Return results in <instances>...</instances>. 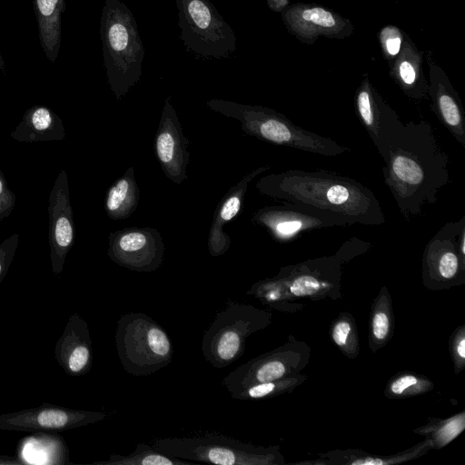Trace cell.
Masks as SVG:
<instances>
[{
    "instance_id": "obj_9",
    "label": "cell",
    "mask_w": 465,
    "mask_h": 465,
    "mask_svg": "<svg viewBox=\"0 0 465 465\" xmlns=\"http://www.w3.org/2000/svg\"><path fill=\"white\" fill-rule=\"evenodd\" d=\"M423 285L431 291L465 282V216L447 222L427 242L421 261Z\"/></svg>"
},
{
    "instance_id": "obj_17",
    "label": "cell",
    "mask_w": 465,
    "mask_h": 465,
    "mask_svg": "<svg viewBox=\"0 0 465 465\" xmlns=\"http://www.w3.org/2000/svg\"><path fill=\"white\" fill-rule=\"evenodd\" d=\"M57 363L70 376L88 373L93 364L92 340L88 324L77 312L72 313L54 347Z\"/></svg>"
},
{
    "instance_id": "obj_16",
    "label": "cell",
    "mask_w": 465,
    "mask_h": 465,
    "mask_svg": "<svg viewBox=\"0 0 465 465\" xmlns=\"http://www.w3.org/2000/svg\"><path fill=\"white\" fill-rule=\"evenodd\" d=\"M48 203L51 269L54 274H60L74 242V223L64 170L59 173L54 183Z\"/></svg>"
},
{
    "instance_id": "obj_13",
    "label": "cell",
    "mask_w": 465,
    "mask_h": 465,
    "mask_svg": "<svg viewBox=\"0 0 465 465\" xmlns=\"http://www.w3.org/2000/svg\"><path fill=\"white\" fill-rule=\"evenodd\" d=\"M103 411L74 410L45 403L20 411L0 414V430L15 431L66 430L102 421Z\"/></svg>"
},
{
    "instance_id": "obj_11",
    "label": "cell",
    "mask_w": 465,
    "mask_h": 465,
    "mask_svg": "<svg viewBox=\"0 0 465 465\" xmlns=\"http://www.w3.org/2000/svg\"><path fill=\"white\" fill-rule=\"evenodd\" d=\"M293 299L341 298L342 263L333 254L282 267L276 274Z\"/></svg>"
},
{
    "instance_id": "obj_6",
    "label": "cell",
    "mask_w": 465,
    "mask_h": 465,
    "mask_svg": "<svg viewBox=\"0 0 465 465\" xmlns=\"http://www.w3.org/2000/svg\"><path fill=\"white\" fill-rule=\"evenodd\" d=\"M117 354L124 371L136 377L153 374L173 360V349L164 329L143 312H128L117 321Z\"/></svg>"
},
{
    "instance_id": "obj_4",
    "label": "cell",
    "mask_w": 465,
    "mask_h": 465,
    "mask_svg": "<svg viewBox=\"0 0 465 465\" xmlns=\"http://www.w3.org/2000/svg\"><path fill=\"white\" fill-rule=\"evenodd\" d=\"M206 105L241 123L242 130L261 141L322 156L334 157L351 151L336 141L294 124L288 117L261 105L210 99Z\"/></svg>"
},
{
    "instance_id": "obj_38",
    "label": "cell",
    "mask_w": 465,
    "mask_h": 465,
    "mask_svg": "<svg viewBox=\"0 0 465 465\" xmlns=\"http://www.w3.org/2000/svg\"><path fill=\"white\" fill-rule=\"evenodd\" d=\"M386 49L391 55H395L399 53L401 48V37L398 35H392L385 41Z\"/></svg>"
},
{
    "instance_id": "obj_32",
    "label": "cell",
    "mask_w": 465,
    "mask_h": 465,
    "mask_svg": "<svg viewBox=\"0 0 465 465\" xmlns=\"http://www.w3.org/2000/svg\"><path fill=\"white\" fill-rule=\"evenodd\" d=\"M330 335L335 346L349 359H355L360 353L357 324L348 312H341L331 322Z\"/></svg>"
},
{
    "instance_id": "obj_20",
    "label": "cell",
    "mask_w": 465,
    "mask_h": 465,
    "mask_svg": "<svg viewBox=\"0 0 465 465\" xmlns=\"http://www.w3.org/2000/svg\"><path fill=\"white\" fill-rule=\"evenodd\" d=\"M428 92L434 114L465 149V115L459 96L443 80H434Z\"/></svg>"
},
{
    "instance_id": "obj_14",
    "label": "cell",
    "mask_w": 465,
    "mask_h": 465,
    "mask_svg": "<svg viewBox=\"0 0 465 465\" xmlns=\"http://www.w3.org/2000/svg\"><path fill=\"white\" fill-rule=\"evenodd\" d=\"M252 223L263 228L279 242H292L313 230L341 226L331 218L287 203L260 208L253 214Z\"/></svg>"
},
{
    "instance_id": "obj_3",
    "label": "cell",
    "mask_w": 465,
    "mask_h": 465,
    "mask_svg": "<svg viewBox=\"0 0 465 465\" xmlns=\"http://www.w3.org/2000/svg\"><path fill=\"white\" fill-rule=\"evenodd\" d=\"M100 35L107 81L120 101L139 82L144 57L135 18L122 1H104Z\"/></svg>"
},
{
    "instance_id": "obj_29",
    "label": "cell",
    "mask_w": 465,
    "mask_h": 465,
    "mask_svg": "<svg viewBox=\"0 0 465 465\" xmlns=\"http://www.w3.org/2000/svg\"><path fill=\"white\" fill-rule=\"evenodd\" d=\"M193 461L177 459L161 452L153 446L138 443L129 455L112 454L107 460L95 465H191Z\"/></svg>"
},
{
    "instance_id": "obj_2",
    "label": "cell",
    "mask_w": 465,
    "mask_h": 465,
    "mask_svg": "<svg viewBox=\"0 0 465 465\" xmlns=\"http://www.w3.org/2000/svg\"><path fill=\"white\" fill-rule=\"evenodd\" d=\"M256 189L275 201L295 204L331 218L342 227L386 222L373 192L348 176L326 170L290 169L261 177Z\"/></svg>"
},
{
    "instance_id": "obj_7",
    "label": "cell",
    "mask_w": 465,
    "mask_h": 465,
    "mask_svg": "<svg viewBox=\"0 0 465 465\" xmlns=\"http://www.w3.org/2000/svg\"><path fill=\"white\" fill-rule=\"evenodd\" d=\"M272 320L268 310L237 302L220 311L204 331L202 351L213 367L222 369L237 361L244 352L246 339L267 328Z\"/></svg>"
},
{
    "instance_id": "obj_35",
    "label": "cell",
    "mask_w": 465,
    "mask_h": 465,
    "mask_svg": "<svg viewBox=\"0 0 465 465\" xmlns=\"http://www.w3.org/2000/svg\"><path fill=\"white\" fill-rule=\"evenodd\" d=\"M370 247V242L353 237L345 242L334 255L343 264L353 257L365 252Z\"/></svg>"
},
{
    "instance_id": "obj_33",
    "label": "cell",
    "mask_w": 465,
    "mask_h": 465,
    "mask_svg": "<svg viewBox=\"0 0 465 465\" xmlns=\"http://www.w3.org/2000/svg\"><path fill=\"white\" fill-rule=\"evenodd\" d=\"M449 350L456 374L465 368V325L455 328L450 336Z\"/></svg>"
},
{
    "instance_id": "obj_27",
    "label": "cell",
    "mask_w": 465,
    "mask_h": 465,
    "mask_svg": "<svg viewBox=\"0 0 465 465\" xmlns=\"http://www.w3.org/2000/svg\"><path fill=\"white\" fill-rule=\"evenodd\" d=\"M264 305L282 312H296L302 304L294 302L285 285L276 275L255 282L247 292Z\"/></svg>"
},
{
    "instance_id": "obj_36",
    "label": "cell",
    "mask_w": 465,
    "mask_h": 465,
    "mask_svg": "<svg viewBox=\"0 0 465 465\" xmlns=\"http://www.w3.org/2000/svg\"><path fill=\"white\" fill-rule=\"evenodd\" d=\"M16 197L8 187L5 177L0 169V221L8 217L15 208Z\"/></svg>"
},
{
    "instance_id": "obj_10",
    "label": "cell",
    "mask_w": 465,
    "mask_h": 465,
    "mask_svg": "<svg viewBox=\"0 0 465 465\" xmlns=\"http://www.w3.org/2000/svg\"><path fill=\"white\" fill-rule=\"evenodd\" d=\"M311 347L289 336L282 345L261 354L232 371L222 385L232 393L248 385L267 382L301 373L308 365Z\"/></svg>"
},
{
    "instance_id": "obj_5",
    "label": "cell",
    "mask_w": 465,
    "mask_h": 465,
    "mask_svg": "<svg viewBox=\"0 0 465 465\" xmlns=\"http://www.w3.org/2000/svg\"><path fill=\"white\" fill-rule=\"evenodd\" d=\"M161 452L184 460L219 465H282L279 446H259L216 433L169 437L153 442Z\"/></svg>"
},
{
    "instance_id": "obj_23",
    "label": "cell",
    "mask_w": 465,
    "mask_h": 465,
    "mask_svg": "<svg viewBox=\"0 0 465 465\" xmlns=\"http://www.w3.org/2000/svg\"><path fill=\"white\" fill-rule=\"evenodd\" d=\"M39 39L47 59H57L61 45V17L65 0H34Z\"/></svg>"
},
{
    "instance_id": "obj_15",
    "label": "cell",
    "mask_w": 465,
    "mask_h": 465,
    "mask_svg": "<svg viewBox=\"0 0 465 465\" xmlns=\"http://www.w3.org/2000/svg\"><path fill=\"white\" fill-rule=\"evenodd\" d=\"M190 142L171 99H165L154 137V153L166 177L175 184L187 178Z\"/></svg>"
},
{
    "instance_id": "obj_40",
    "label": "cell",
    "mask_w": 465,
    "mask_h": 465,
    "mask_svg": "<svg viewBox=\"0 0 465 465\" xmlns=\"http://www.w3.org/2000/svg\"><path fill=\"white\" fill-rule=\"evenodd\" d=\"M5 67V62H4V59H3V56H2V54L0 52V73L2 72V70L4 69Z\"/></svg>"
},
{
    "instance_id": "obj_22",
    "label": "cell",
    "mask_w": 465,
    "mask_h": 465,
    "mask_svg": "<svg viewBox=\"0 0 465 465\" xmlns=\"http://www.w3.org/2000/svg\"><path fill=\"white\" fill-rule=\"evenodd\" d=\"M432 450L431 442L425 439L403 451L393 455H373L361 450H335L321 453L320 458L330 465H391L418 459Z\"/></svg>"
},
{
    "instance_id": "obj_21",
    "label": "cell",
    "mask_w": 465,
    "mask_h": 465,
    "mask_svg": "<svg viewBox=\"0 0 465 465\" xmlns=\"http://www.w3.org/2000/svg\"><path fill=\"white\" fill-rule=\"evenodd\" d=\"M354 108L359 122L377 147L385 124L394 110L372 89L368 81H364L357 90Z\"/></svg>"
},
{
    "instance_id": "obj_19",
    "label": "cell",
    "mask_w": 465,
    "mask_h": 465,
    "mask_svg": "<svg viewBox=\"0 0 465 465\" xmlns=\"http://www.w3.org/2000/svg\"><path fill=\"white\" fill-rule=\"evenodd\" d=\"M10 136L25 143L60 141L65 137V129L53 110L44 105H34L25 111Z\"/></svg>"
},
{
    "instance_id": "obj_26",
    "label": "cell",
    "mask_w": 465,
    "mask_h": 465,
    "mask_svg": "<svg viewBox=\"0 0 465 465\" xmlns=\"http://www.w3.org/2000/svg\"><path fill=\"white\" fill-rule=\"evenodd\" d=\"M394 313L392 301L386 286L381 287L374 299L369 319V348L376 353L392 338Z\"/></svg>"
},
{
    "instance_id": "obj_30",
    "label": "cell",
    "mask_w": 465,
    "mask_h": 465,
    "mask_svg": "<svg viewBox=\"0 0 465 465\" xmlns=\"http://www.w3.org/2000/svg\"><path fill=\"white\" fill-rule=\"evenodd\" d=\"M306 380L307 375L297 373L279 380L248 385L230 394L235 400L270 399L291 393Z\"/></svg>"
},
{
    "instance_id": "obj_24",
    "label": "cell",
    "mask_w": 465,
    "mask_h": 465,
    "mask_svg": "<svg viewBox=\"0 0 465 465\" xmlns=\"http://www.w3.org/2000/svg\"><path fill=\"white\" fill-rule=\"evenodd\" d=\"M19 460L22 463L67 464L68 449L57 435L35 434L21 440Z\"/></svg>"
},
{
    "instance_id": "obj_25",
    "label": "cell",
    "mask_w": 465,
    "mask_h": 465,
    "mask_svg": "<svg viewBox=\"0 0 465 465\" xmlns=\"http://www.w3.org/2000/svg\"><path fill=\"white\" fill-rule=\"evenodd\" d=\"M139 188L134 168L130 166L109 187L104 198V210L112 220H124L134 213L139 203Z\"/></svg>"
},
{
    "instance_id": "obj_8",
    "label": "cell",
    "mask_w": 465,
    "mask_h": 465,
    "mask_svg": "<svg viewBox=\"0 0 465 465\" xmlns=\"http://www.w3.org/2000/svg\"><path fill=\"white\" fill-rule=\"evenodd\" d=\"M181 39L191 52L207 58H228L236 35L209 0H175Z\"/></svg>"
},
{
    "instance_id": "obj_1",
    "label": "cell",
    "mask_w": 465,
    "mask_h": 465,
    "mask_svg": "<svg viewBox=\"0 0 465 465\" xmlns=\"http://www.w3.org/2000/svg\"><path fill=\"white\" fill-rule=\"evenodd\" d=\"M376 149L384 163V183L405 221L422 216L451 183L449 155L425 119L403 123L393 111Z\"/></svg>"
},
{
    "instance_id": "obj_37",
    "label": "cell",
    "mask_w": 465,
    "mask_h": 465,
    "mask_svg": "<svg viewBox=\"0 0 465 465\" xmlns=\"http://www.w3.org/2000/svg\"><path fill=\"white\" fill-rule=\"evenodd\" d=\"M302 17L305 21L324 28H332L336 25V20L332 15L321 7L305 9L302 14Z\"/></svg>"
},
{
    "instance_id": "obj_28",
    "label": "cell",
    "mask_w": 465,
    "mask_h": 465,
    "mask_svg": "<svg viewBox=\"0 0 465 465\" xmlns=\"http://www.w3.org/2000/svg\"><path fill=\"white\" fill-rule=\"evenodd\" d=\"M465 430V411L445 419H430L413 432L429 439L432 450H440L455 440Z\"/></svg>"
},
{
    "instance_id": "obj_39",
    "label": "cell",
    "mask_w": 465,
    "mask_h": 465,
    "mask_svg": "<svg viewBox=\"0 0 465 465\" xmlns=\"http://www.w3.org/2000/svg\"><path fill=\"white\" fill-rule=\"evenodd\" d=\"M21 464L20 460L11 457H0V464Z\"/></svg>"
},
{
    "instance_id": "obj_34",
    "label": "cell",
    "mask_w": 465,
    "mask_h": 465,
    "mask_svg": "<svg viewBox=\"0 0 465 465\" xmlns=\"http://www.w3.org/2000/svg\"><path fill=\"white\" fill-rule=\"evenodd\" d=\"M19 242V235L12 234L0 243V282L6 275L15 258Z\"/></svg>"
},
{
    "instance_id": "obj_18",
    "label": "cell",
    "mask_w": 465,
    "mask_h": 465,
    "mask_svg": "<svg viewBox=\"0 0 465 465\" xmlns=\"http://www.w3.org/2000/svg\"><path fill=\"white\" fill-rule=\"evenodd\" d=\"M271 168L270 165H262L249 172L231 187L219 202L213 213L207 240L208 251L213 257L224 254L231 246V238L223 232V226L240 213L249 183L261 173L271 170Z\"/></svg>"
},
{
    "instance_id": "obj_31",
    "label": "cell",
    "mask_w": 465,
    "mask_h": 465,
    "mask_svg": "<svg viewBox=\"0 0 465 465\" xmlns=\"http://www.w3.org/2000/svg\"><path fill=\"white\" fill-rule=\"evenodd\" d=\"M433 382L425 375L412 371H401L392 376L384 389L388 399H408L430 391Z\"/></svg>"
},
{
    "instance_id": "obj_12",
    "label": "cell",
    "mask_w": 465,
    "mask_h": 465,
    "mask_svg": "<svg viewBox=\"0 0 465 465\" xmlns=\"http://www.w3.org/2000/svg\"><path fill=\"white\" fill-rule=\"evenodd\" d=\"M164 243L158 230L129 227L108 236L107 255L116 264L139 272L156 271L163 263Z\"/></svg>"
}]
</instances>
